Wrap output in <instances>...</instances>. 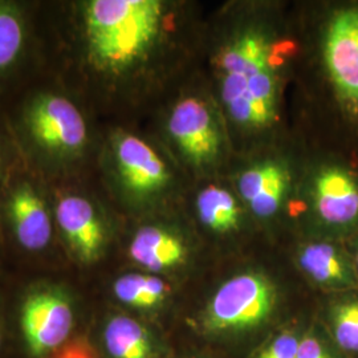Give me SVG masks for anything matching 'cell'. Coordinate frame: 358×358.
I'll list each match as a JSON object with an SVG mask.
<instances>
[{"mask_svg": "<svg viewBox=\"0 0 358 358\" xmlns=\"http://www.w3.org/2000/svg\"><path fill=\"white\" fill-rule=\"evenodd\" d=\"M236 192L208 185L195 199V230L217 257L224 262L251 251L254 230Z\"/></svg>", "mask_w": 358, "mask_h": 358, "instance_id": "8fae6325", "label": "cell"}, {"mask_svg": "<svg viewBox=\"0 0 358 358\" xmlns=\"http://www.w3.org/2000/svg\"><path fill=\"white\" fill-rule=\"evenodd\" d=\"M196 285L120 266L103 279L94 301L148 321L173 336Z\"/></svg>", "mask_w": 358, "mask_h": 358, "instance_id": "ba28073f", "label": "cell"}, {"mask_svg": "<svg viewBox=\"0 0 358 358\" xmlns=\"http://www.w3.org/2000/svg\"><path fill=\"white\" fill-rule=\"evenodd\" d=\"M284 257L312 296L358 289L357 271L344 241L296 235Z\"/></svg>", "mask_w": 358, "mask_h": 358, "instance_id": "7c38bea8", "label": "cell"}, {"mask_svg": "<svg viewBox=\"0 0 358 358\" xmlns=\"http://www.w3.org/2000/svg\"><path fill=\"white\" fill-rule=\"evenodd\" d=\"M345 243L348 250H349V254L352 256V260H353V264H355V268L357 271L358 275V232L356 235H353L352 238L345 241Z\"/></svg>", "mask_w": 358, "mask_h": 358, "instance_id": "d4e9b609", "label": "cell"}, {"mask_svg": "<svg viewBox=\"0 0 358 358\" xmlns=\"http://www.w3.org/2000/svg\"><path fill=\"white\" fill-rule=\"evenodd\" d=\"M315 47L327 149L358 162V0L321 6Z\"/></svg>", "mask_w": 358, "mask_h": 358, "instance_id": "7a4b0ae2", "label": "cell"}, {"mask_svg": "<svg viewBox=\"0 0 358 358\" xmlns=\"http://www.w3.org/2000/svg\"><path fill=\"white\" fill-rule=\"evenodd\" d=\"M110 149L115 178L130 199L152 202L167 192L171 173L150 143L130 133H118Z\"/></svg>", "mask_w": 358, "mask_h": 358, "instance_id": "9a60e30c", "label": "cell"}, {"mask_svg": "<svg viewBox=\"0 0 358 358\" xmlns=\"http://www.w3.org/2000/svg\"><path fill=\"white\" fill-rule=\"evenodd\" d=\"M174 358H220L215 356V355H211L208 352L205 350H201V349H194V348H180L178 346L177 349V353Z\"/></svg>", "mask_w": 358, "mask_h": 358, "instance_id": "cb8c5ba5", "label": "cell"}, {"mask_svg": "<svg viewBox=\"0 0 358 358\" xmlns=\"http://www.w3.org/2000/svg\"><path fill=\"white\" fill-rule=\"evenodd\" d=\"M121 266L196 285L217 267V257L195 227L171 220H149L121 236Z\"/></svg>", "mask_w": 358, "mask_h": 358, "instance_id": "8992f818", "label": "cell"}, {"mask_svg": "<svg viewBox=\"0 0 358 358\" xmlns=\"http://www.w3.org/2000/svg\"><path fill=\"white\" fill-rule=\"evenodd\" d=\"M51 358H99V356L90 341V333L87 329L59 349Z\"/></svg>", "mask_w": 358, "mask_h": 358, "instance_id": "603a6c76", "label": "cell"}, {"mask_svg": "<svg viewBox=\"0 0 358 358\" xmlns=\"http://www.w3.org/2000/svg\"><path fill=\"white\" fill-rule=\"evenodd\" d=\"M0 358H16L10 292L0 289Z\"/></svg>", "mask_w": 358, "mask_h": 358, "instance_id": "7402d4cb", "label": "cell"}, {"mask_svg": "<svg viewBox=\"0 0 358 358\" xmlns=\"http://www.w3.org/2000/svg\"><path fill=\"white\" fill-rule=\"evenodd\" d=\"M1 256H3V243L0 241V263H1Z\"/></svg>", "mask_w": 358, "mask_h": 358, "instance_id": "484cf974", "label": "cell"}, {"mask_svg": "<svg viewBox=\"0 0 358 358\" xmlns=\"http://www.w3.org/2000/svg\"><path fill=\"white\" fill-rule=\"evenodd\" d=\"M296 358H348L333 344L329 336L322 329L315 313L308 322L307 328L299 345Z\"/></svg>", "mask_w": 358, "mask_h": 358, "instance_id": "44dd1931", "label": "cell"}, {"mask_svg": "<svg viewBox=\"0 0 358 358\" xmlns=\"http://www.w3.org/2000/svg\"><path fill=\"white\" fill-rule=\"evenodd\" d=\"M166 6L159 0H92L83 6L81 38L88 64L121 78L146 64L165 35Z\"/></svg>", "mask_w": 358, "mask_h": 358, "instance_id": "3957f363", "label": "cell"}, {"mask_svg": "<svg viewBox=\"0 0 358 358\" xmlns=\"http://www.w3.org/2000/svg\"><path fill=\"white\" fill-rule=\"evenodd\" d=\"M217 69L222 103L236 128L259 133L278 121V53L266 28L235 31L219 52Z\"/></svg>", "mask_w": 358, "mask_h": 358, "instance_id": "277c9868", "label": "cell"}, {"mask_svg": "<svg viewBox=\"0 0 358 358\" xmlns=\"http://www.w3.org/2000/svg\"><path fill=\"white\" fill-rule=\"evenodd\" d=\"M26 28L20 13L0 3V73L10 69L24 47Z\"/></svg>", "mask_w": 358, "mask_h": 358, "instance_id": "ffe728a7", "label": "cell"}, {"mask_svg": "<svg viewBox=\"0 0 358 358\" xmlns=\"http://www.w3.org/2000/svg\"><path fill=\"white\" fill-rule=\"evenodd\" d=\"M315 296L282 260L255 252L217 263L192 291L173 338L220 358H244Z\"/></svg>", "mask_w": 358, "mask_h": 358, "instance_id": "6da1fadb", "label": "cell"}, {"mask_svg": "<svg viewBox=\"0 0 358 358\" xmlns=\"http://www.w3.org/2000/svg\"><path fill=\"white\" fill-rule=\"evenodd\" d=\"M55 224L60 252L80 273L101 268L118 254L121 236L85 196H62L55 208Z\"/></svg>", "mask_w": 358, "mask_h": 358, "instance_id": "9c48e42d", "label": "cell"}, {"mask_svg": "<svg viewBox=\"0 0 358 358\" xmlns=\"http://www.w3.org/2000/svg\"><path fill=\"white\" fill-rule=\"evenodd\" d=\"M88 333L99 358H174L178 349L166 331L97 301Z\"/></svg>", "mask_w": 358, "mask_h": 358, "instance_id": "30bf717a", "label": "cell"}, {"mask_svg": "<svg viewBox=\"0 0 358 358\" xmlns=\"http://www.w3.org/2000/svg\"><path fill=\"white\" fill-rule=\"evenodd\" d=\"M167 134L194 169L215 166L224 154V127L214 105L203 97L189 96L174 105L167 118Z\"/></svg>", "mask_w": 358, "mask_h": 358, "instance_id": "4fadbf2b", "label": "cell"}, {"mask_svg": "<svg viewBox=\"0 0 358 358\" xmlns=\"http://www.w3.org/2000/svg\"><path fill=\"white\" fill-rule=\"evenodd\" d=\"M312 315L313 304L271 333L244 358H296L300 341Z\"/></svg>", "mask_w": 358, "mask_h": 358, "instance_id": "d6986e66", "label": "cell"}, {"mask_svg": "<svg viewBox=\"0 0 358 358\" xmlns=\"http://www.w3.org/2000/svg\"><path fill=\"white\" fill-rule=\"evenodd\" d=\"M306 217L297 235L348 241L358 232V162L329 149L304 179Z\"/></svg>", "mask_w": 358, "mask_h": 358, "instance_id": "52a82bcc", "label": "cell"}, {"mask_svg": "<svg viewBox=\"0 0 358 358\" xmlns=\"http://www.w3.org/2000/svg\"><path fill=\"white\" fill-rule=\"evenodd\" d=\"M315 319L348 358H358V289L315 296Z\"/></svg>", "mask_w": 358, "mask_h": 358, "instance_id": "ac0fdd59", "label": "cell"}, {"mask_svg": "<svg viewBox=\"0 0 358 358\" xmlns=\"http://www.w3.org/2000/svg\"><path fill=\"white\" fill-rule=\"evenodd\" d=\"M24 121L31 140L53 159L72 161L87 146V122L64 96L40 94L27 106Z\"/></svg>", "mask_w": 358, "mask_h": 358, "instance_id": "5bb4252c", "label": "cell"}, {"mask_svg": "<svg viewBox=\"0 0 358 358\" xmlns=\"http://www.w3.org/2000/svg\"><path fill=\"white\" fill-rule=\"evenodd\" d=\"M294 185V174L279 157L256 159L236 177V195L257 226L271 229L282 215Z\"/></svg>", "mask_w": 358, "mask_h": 358, "instance_id": "2e32d148", "label": "cell"}, {"mask_svg": "<svg viewBox=\"0 0 358 358\" xmlns=\"http://www.w3.org/2000/svg\"><path fill=\"white\" fill-rule=\"evenodd\" d=\"M6 213L8 232L19 254L44 259L60 251L55 215L32 185L20 183L13 189Z\"/></svg>", "mask_w": 358, "mask_h": 358, "instance_id": "e0dca14e", "label": "cell"}, {"mask_svg": "<svg viewBox=\"0 0 358 358\" xmlns=\"http://www.w3.org/2000/svg\"><path fill=\"white\" fill-rule=\"evenodd\" d=\"M16 358H51L90 328L93 296L55 276L27 280L10 294Z\"/></svg>", "mask_w": 358, "mask_h": 358, "instance_id": "5b68a950", "label": "cell"}]
</instances>
